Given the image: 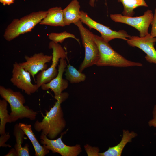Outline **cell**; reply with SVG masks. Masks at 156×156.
Segmentation results:
<instances>
[{
    "mask_svg": "<svg viewBox=\"0 0 156 156\" xmlns=\"http://www.w3.org/2000/svg\"><path fill=\"white\" fill-rule=\"evenodd\" d=\"M69 96L68 94L62 92L56 99L55 105L49 111L46 112V115L42 121L36 120L34 125L35 130L42 131L41 134L46 135L50 139H54L63 131L66 126L61 104Z\"/></svg>",
    "mask_w": 156,
    "mask_h": 156,
    "instance_id": "1",
    "label": "cell"
},
{
    "mask_svg": "<svg viewBox=\"0 0 156 156\" xmlns=\"http://www.w3.org/2000/svg\"><path fill=\"white\" fill-rule=\"evenodd\" d=\"M94 41L99 51V57L96 64L98 66L118 67L142 66V64L127 59L114 50L101 37L94 34Z\"/></svg>",
    "mask_w": 156,
    "mask_h": 156,
    "instance_id": "2",
    "label": "cell"
},
{
    "mask_svg": "<svg viewBox=\"0 0 156 156\" xmlns=\"http://www.w3.org/2000/svg\"><path fill=\"white\" fill-rule=\"evenodd\" d=\"M0 95L10 105L11 112L10 114L12 122L24 118L31 120L36 119L37 112L24 105L25 99L20 92L14 91L11 89L0 86Z\"/></svg>",
    "mask_w": 156,
    "mask_h": 156,
    "instance_id": "3",
    "label": "cell"
},
{
    "mask_svg": "<svg viewBox=\"0 0 156 156\" xmlns=\"http://www.w3.org/2000/svg\"><path fill=\"white\" fill-rule=\"evenodd\" d=\"M47 13V11H39L32 12L19 19H14L6 28L4 37L10 41L21 34L31 31Z\"/></svg>",
    "mask_w": 156,
    "mask_h": 156,
    "instance_id": "4",
    "label": "cell"
},
{
    "mask_svg": "<svg viewBox=\"0 0 156 156\" xmlns=\"http://www.w3.org/2000/svg\"><path fill=\"white\" fill-rule=\"evenodd\" d=\"M74 24L78 28L85 49L84 58L79 69L82 72L86 68L96 65L99 57V51L94 40V34L84 27L81 20Z\"/></svg>",
    "mask_w": 156,
    "mask_h": 156,
    "instance_id": "5",
    "label": "cell"
},
{
    "mask_svg": "<svg viewBox=\"0 0 156 156\" xmlns=\"http://www.w3.org/2000/svg\"><path fill=\"white\" fill-rule=\"evenodd\" d=\"M49 48L53 50L52 63L49 68L40 71L37 75L36 82L39 88L42 85L49 82L57 76L58 71L56 67L59 60L67 58L66 53L58 43L51 41L49 43Z\"/></svg>",
    "mask_w": 156,
    "mask_h": 156,
    "instance_id": "6",
    "label": "cell"
},
{
    "mask_svg": "<svg viewBox=\"0 0 156 156\" xmlns=\"http://www.w3.org/2000/svg\"><path fill=\"white\" fill-rule=\"evenodd\" d=\"M153 14L151 10H147L141 16L136 17L124 16L121 14H111V19L115 22L125 23L133 27L140 33V37H144L148 33V29L151 23Z\"/></svg>",
    "mask_w": 156,
    "mask_h": 156,
    "instance_id": "7",
    "label": "cell"
},
{
    "mask_svg": "<svg viewBox=\"0 0 156 156\" xmlns=\"http://www.w3.org/2000/svg\"><path fill=\"white\" fill-rule=\"evenodd\" d=\"M80 20L88 26L90 29H93L99 32L101 35V36L107 42L116 38L127 40L131 37L124 30L118 31H114L109 27L98 23L90 18L86 13L82 10L81 11Z\"/></svg>",
    "mask_w": 156,
    "mask_h": 156,
    "instance_id": "8",
    "label": "cell"
},
{
    "mask_svg": "<svg viewBox=\"0 0 156 156\" xmlns=\"http://www.w3.org/2000/svg\"><path fill=\"white\" fill-rule=\"evenodd\" d=\"M67 130L62 133L60 136L55 140L49 139L46 135L41 134L40 142L53 153H58L62 156H77L82 151L80 145L77 144L74 146H68L65 144L62 140L63 136Z\"/></svg>",
    "mask_w": 156,
    "mask_h": 156,
    "instance_id": "9",
    "label": "cell"
},
{
    "mask_svg": "<svg viewBox=\"0 0 156 156\" xmlns=\"http://www.w3.org/2000/svg\"><path fill=\"white\" fill-rule=\"evenodd\" d=\"M31 74L16 62L13 64L12 77L10 81L13 85L24 91L28 95L36 92L39 88L31 81Z\"/></svg>",
    "mask_w": 156,
    "mask_h": 156,
    "instance_id": "10",
    "label": "cell"
},
{
    "mask_svg": "<svg viewBox=\"0 0 156 156\" xmlns=\"http://www.w3.org/2000/svg\"><path fill=\"white\" fill-rule=\"evenodd\" d=\"M126 41L130 46L137 47L144 51L146 55L145 58L147 62L156 64V50L154 47L156 38L149 33L144 37L131 36Z\"/></svg>",
    "mask_w": 156,
    "mask_h": 156,
    "instance_id": "11",
    "label": "cell"
},
{
    "mask_svg": "<svg viewBox=\"0 0 156 156\" xmlns=\"http://www.w3.org/2000/svg\"><path fill=\"white\" fill-rule=\"evenodd\" d=\"M26 61L19 63L25 70L28 72L34 79L35 75L39 72L46 70L47 65L52 58V55H44L43 53H35L29 57L26 55L24 57Z\"/></svg>",
    "mask_w": 156,
    "mask_h": 156,
    "instance_id": "12",
    "label": "cell"
},
{
    "mask_svg": "<svg viewBox=\"0 0 156 156\" xmlns=\"http://www.w3.org/2000/svg\"><path fill=\"white\" fill-rule=\"evenodd\" d=\"M58 66V73L57 76L49 82L42 85L41 89L44 90L50 89L53 92L55 99L58 98L62 92L68 86V81L63 78V75L67 67V63L65 59L60 60Z\"/></svg>",
    "mask_w": 156,
    "mask_h": 156,
    "instance_id": "13",
    "label": "cell"
},
{
    "mask_svg": "<svg viewBox=\"0 0 156 156\" xmlns=\"http://www.w3.org/2000/svg\"><path fill=\"white\" fill-rule=\"evenodd\" d=\"M80 6L77 0H73L63 10L64 21L65 25L77 22L81 19Z\"/></svg>",
    "mask_w": 156,
    "mask_h": 156,
    "instance_id": "14",
    "label": "cell"
},
{
    "mask_svg": "<svg viewBox=\"0 0 156 156\" xmlns=\"http://www.w3.org/2000/svg\"><path fill=\"white\" fill-rule=\"evenodd\" d=\"M46 16L39 23L40 25L51 26H65L63 17V10L60 7H55L49 9Z\"/></svg>",
    "mask_w": 156,
    "mask_h": 156,
    "instance_id": "15",
    "label": "cell"
},
{
    "mask_svg": "<svg viewBox=\"0 0 156 156\" xmlns=\"http://www.w3.org/2000/svg\"><path fill=\"white\" fill-rule=\"evenodd\" d=\"M122 137L120 143L117 145L109 147L105 151L99 153V156H120L122 150L127 143L131 141L132 139L137 135L134 132H129L123 130Z\"/></svg>",
    "mask_w": 156,
    "mask_h": 156,
    "instance_id": "16",
    "label": "cell"
},
{
    "mask_svg": "<svg viewBox=\"0 0 156 156\" xmlns=\"http://www.w3.org/2000/svg\"><path fill=\"white\" fill-rule=\"evenodd\" d=\"M20 128L23 131L31 142L35 151V156H44L47 154L49 151L44 146H41L34 135L32 131L31 125L19 123Z\"/></svg>",
    "mask_w": 156,
    "mask_h": 156,
    "instance_id": "17",
    "label": "cell"
},
{
    "mask_svg": "<svg viewBox=\"0 0 156 156\" xmlns=\"http://www.w3.org/2000/svg\"><path fill=\"white\" fill-rule=\"evenodd\" d=\"M13 133L16 142L14 148L17 153V156H29V145L27 143L24 146H22V144L23 142L24 136L25 134L19 127L18 124H16L15 125Z\"/></svg>",
    "mask_w": 156,
    "mask_h": 156,
    "instance_id": "18",
    "label": "cell"
},
{
    "mask_svg": "<svg viewBox=\"0 0 156 156\" xmlns=\"http://www.w3.org/2000/svg\"><path fill=\"white\" fill-rule=\"evenodd\" d=\"M123 5L124 10L123 15L128 16H132L134 14V10L137 7L148 5L144 0H118Z\"/></svg>",
    "mask_w": 156,
    "mask_h": 156,
    "instance_id": "19",
    "label": "cell"
},
{
    "mask_svg": "<svg viewBox=\"0 0 156 156\" xmlns=\"http://www.w3.org/2000/svg\"><path fill=\"white\" fill-rule=\"evenodd\" d=\"M66 78L71 83H79L85 81L86 76L83 73L69 64L65 70Z\"/></svg>",
    "mask_w": 156,
    "mask_h": 156,
    "instance_id": "20",
    "label": "cell"
},
{
    "mask_svg": "<svg viewBox=\"0 0 156 156\" xmlns=\"http://www.w3.org/2000/svg\"><path fill=\"white\" fill-rule=\"evenodd\" d=\"M7 102L4 99L0 100V134H4L7 123L12 122L11 116L7 110Z\"/></svg>",
    "mask_w": 156,
    "mask_h": 156,
    "instance_id": "21",
    "label": "cell"
},
{
    "mask_svg": "<svg viewBox=\"0 0 156 156\" xmlns=\"http://www.w3.org/2000/svg\"><path fill=\"white\" fill-rule=\"evenodd\" d=\"M48 38L51 41L55 43H62L66 39L70 38L76 40L80 43L79 39L74 34L66 31L59 33H51L49 34Z\"/></svg>",
    "mask_w": 156,
    "mask_h": 156,
    "instance_id": "22",
    "label": "cell"
},
{
    "mask_svg": "<svg viewBox=\"0 0 156 156\" xmlns=\"http://www.w3.org/2000/svg\"><path fill=\"white\" fill-rule=\"evenodd\" d=\"M84 147L88 156H99V150L98 147H92L87 144Z\"/></svg>",
    "mask_w": 156,
    "mask_h": 156,
    "instance_id": "23",
    "label": "cell"
},
{
    "mask_svg": "<svg viewBox=\"0 0 156 156\" xmlns=\"http://www.w3.org/2000/svg\"><path fill=\"white\" fill-rule=\"evenodd\" d=\"M10 137V135L9 132L1 135L0 137V147H11V146L10 145L5 144Z\"/></svg>",
    "mask_w": 156,
    "mask_h": 156,
    "instance_id": "24",
    "label": "cell"
},
{
    "mask_svg": "<svg viewBox=\"0 0 156 156\" xmlns=\"http://www.w3.org/2000/svg\"><path fill=\"white\" fill-rule=\"evenodd\" d=\"M151 24L152 27L150 35L152 37L156 38V8L154 11V13Z\"/></svg>",
    "mask_w": 156,
    "mask_h": 156,
    "instance_id": "25",
    "label": "cell"
},
{
    "mask_svg": "<svg viewBox=\"0 0 156 156\" xmlns=\"http://www.w3.org/2000/svg\"><path fill=\"white\" fill-rule=\"evenodd\" d=\"M153 118L149 121L148 124L150 126H153L156 127V105L155 106L153 111Z\"/></svg>",
    "mask_w": 156,
    "mask_h": 156,
    "instance_id": "26",
    "label": "cell"
},
{
    "mask_svg": "<svg viewBox=\"0 0 156 156\" xmlns=\"http://www.w3.org/2000/svg\"><path fill=\"white\" fill-rule=\"evenodd\" d=\"M5 156H17L16 151L15 148L11 149Z\"/></svg>",
    "mask_w": 156,
    "mask_h": 156,
    "instance_id": "27",
    "label": "cell"
},
{
    "mask_svg": "<svg viewBox=\"0 0 156 156\" xmlns=\"http://www.w3.org/2000/svg\"><path fill=\"white\" fill-rule=\"evenodd\" d=\"M14 0H0V2L5 6L6 5H10L14 3Z\"/></svg>",
    "mask_w": 156,
    "mask_h": 156,
    "instance_id": "28",
    "label": "cell"
},
{
    "mask_svg": "<svg viewBox=\"0 0 156 156\" xmlns=\"http://www.w3.org/2000/svg\"><path fill=\"white\" fill-rule=\"evenodd\" d=\"M106 1L107 0H105ZM95 0H90L89 4L91 6L94 7V6Z\"/></svg>",
    "mask_w": 156,
    "mask_h": 156,
    "instance_id": "29",
    "label": "cell"
}]
</instances>
